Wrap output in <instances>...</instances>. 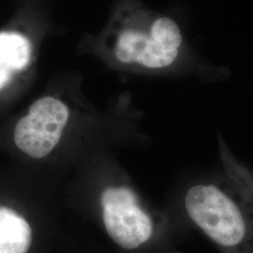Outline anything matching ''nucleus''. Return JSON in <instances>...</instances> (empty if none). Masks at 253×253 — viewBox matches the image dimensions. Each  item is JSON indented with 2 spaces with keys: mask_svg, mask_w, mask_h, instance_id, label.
Instances as JSON below:
<instances>
[{
  "mask_svg": "<svg viewBox=\"0 0 253 253\" xmlns=\"http://www.w3.org/2000/svg\"><path fill=\"white\" fill-rule=\"evenodd\" d=\"M224 172L198 178L173 193L168 208L221 253H253V172L226 148Z\"/></svg>",
  "mask_w": 253,
  "mask_h": 253,
  "instance_id": "nucleus-1",
  "label": "nucleus"
},
{
  "mask_svg": "<svg viewBox=\"0 0 253 253\" xmlns=\"http://www.w3.org/2000/svg\"><path fill=\"white\" fill-rule=\"evenodd\" d=\"M185 41L172 19L126 23L116 33L112 52L118 63L136 72L161 73L172 69L184 54Z\"/></svg>",
  "mask_w": 253,
  "mask_h": 253,
  "instance_id": "nucleus-2",
  "label": "nucleus"
},
{
  "mask_svg": "<svg viewBox=\"0 0 253 253\" xmlns=\"http://www.w3.org/2000/svg\"><path fill=\"white\" fill-rule=\"evenodd\" d=\"M70 111L61 100L45 97L35 101L14 129V143L34 159L44 158L58 144Z\"/></svg>",
  "mask_w": 253,
  "mask_h": 253,
  "instance_id": "nucleus-3",
  "label": "nucleus"
},
{
  "mask_svg": "<svg viewBox=\"0 0 253 253\" xmlns=\"http://www.w3.org/2000/svg\"><path fill=\"white\" fill-rule=\"evenodd\" d=\"M31 47L27 38L16 32L0 33V88L12 73L23 70L30 59Z\"/></svg>",
  "mask_w": 253,
  "mask_h": 253,
  "instance_id": "nucleus-4",
  "label": "nucleus"
},
{
  "mask_svg": "<svg viewBox=\"0 0 253 253\" xmlns=\"http://www.w3.org/2000/svg\"><path fill=\"white\" fill-rule=\"evenodd\" d=\"M31 228L24 217L8 208H0V253H27Z\"/></svg>",
  "mask_w": 253,
  "mask_h": 253,
  "instance_id": "nucleus-5",
  "label": "nucleus"
}]
</instances>
